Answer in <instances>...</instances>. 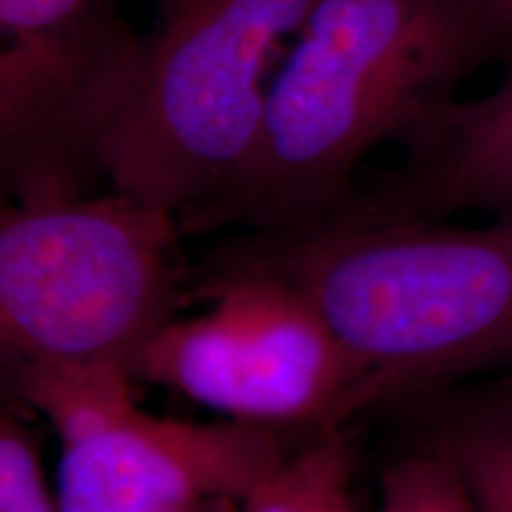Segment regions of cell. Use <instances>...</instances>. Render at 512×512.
I'll return each instance as SVG.
<instances>
[{"label":"cell","instance_id":"52a82bcc","mask_svg":"<svg viewBox=\"0 0 512 512\" xmlns=\"http://www.w3.org/2000/svg\"><path fill=\"white\" fill-rule=\"evenodd\" d=\"M140 41L124 0H0V178L10 202L91 195Z\"/></svg>","mask_w":512,"mask_h":512},{"label":"cell","instance_id":"3957f363","mask_svg":"<svg viewBox=\"0 0 512 512\" xmlns=\"http://www.w3.org/2000/svg\"><path fill=\"white\" fill-rule=\"evenodd\" d=\"M316 0H155L136 79L102 136L112 190L178 221L238 181L275 74Z\"/></svg>","mask_w":512,"mask_h":512},{"label":"cell","instance_id":"8992f818","mask_svg":"<svg viewBox=\"0 0 512 512\" xmlns=\"http://www.w3.org/2000/svg\"><path fill=\"white\" fill-rule=\"evenodd\" d=\"M209 309L174 318L136 358L138 382L256 425L344 427L358 368L297 287L266 268L216 259Z\"/></svg>","mask_w":512,"mask_h":512},{"label":"cell","instance_id":"6da1fadb","mask_svg":"<svg viewBox=\"0 0 512 512\" xmlns=\"http://www.w3.org/2000/svg\"><path fill=\"white\" fill-rule=\"evenodd\" d=\"M512 55L508 0H316L275 74L259 143L183 233L297 228L351 200L370 150L403 143Z\"/></svg>","mask_w":512,"mask_h":512},{"label":"cell","instance_id":"5b68a950","mask_svg":"<svg viewBox=\"0 0 512 512\" xmlns=\"http://www.w3.org/2000/svg\"><path fill=\"white\" fill-rule=\"evenodd\" d=\"M15 394L60 439V512H164L247 503L287 463L275 427L157 418L136 401L138 380L112 363L5 366Z\"/></svg>","mask_w":512,"mask_h":512},{"label":"cell","instance_id":"277c9868","mask_svg":"<svg viewBox=\"0 0 512 512\" xmlns=\"http://www.w3.org/2000/svg\"><path fill=\"white\" fill-rule=\"evenodd\" d=\"M181 235L171 211L119 190L5 202V366L112 363L133 373L145 344L183 304Z\"/></svg>","mask_w":512,"mask_h":512},{"label":"cell","instance_id":"7c38bea8","mask_svg":"<svg viewBox=\"0 0 512 512\" xmlns=\"http://www.w3.org/2000/svg\"><path fill=\"white\" fill-rule=\"evenodd\" d=\"M0 512H60L43 477L34 432L8 411L0 420Z\"/></svg>","mask_w":512,"mask_h":512},{"label":"cell","instance_id":"8fae6325","mask_svg":"<svg viewBox=\"0 0 512 512\" xmlns=\"http://www.w3.org/2000/svg\"><path fill=\"white\" fill-rule=\"evenodd\" d=\"M377 512H477L470 491L448 460L418 446L384 470Z\"/></svg>","mask_w":512,"mask_h":512},{"label":"cell","instance_id":"30bf717a","mask_svg":"<svg viewBox=\"0 0 512 512\" xmlns=\"http://www.w3.org/2000/svg\"><path fill=\"white\" fill-rule=\"evenodd\" d=\"M354 472L356 453L344 432H320L311 446L287 458L242 512H356Z\"/></svg>","mask_w":512,"mask_h":512},{"label":"cell","instance_id":"5bb4252c","mask_svg":"<svg viewBox=\"0 0 512 512\" xmlns=\"http://www.w3.org/2000/svg\"><path fill=\"white\" fill-rule=\"evenodd\" d=\"M508 5H510V10H512V0H508Z\"/></svg>","mask_w":512,"mask_h":512},{"label":"cell","instance_id":"9c48e42d","mask_svg":"<svg viewBox=\"0 0 512 512\" xmlns=\"http://www.w3.org/2000/svg\"><path fill=\"white\" fill-rule=\"evenodd\" d=\"M406 446L448 460L477 512H512V370L394 406Z\"/></svg>","mask_w":512,"mask_h":512},{"label":"cell","instance_id":"4fadbf2b","mask_svg":"<svg viewBox=\"0 0 512 512\" xmlns=\"http://www.w3.org/2000/svg\"><path fill=\"white\" fill-rule=\"evenodd\" d=\"M242 505L238 501H228V498H216V501H202L185 505V508H174L164 512H242Z\"/></svg>","mask_w":512,"mask_h":512},{"label":"cell","instance_id":"ba28073f","mask_svg":"<svg viewBox=\"0 0 512 512\" xmlns=\"http://www.w3.org/2000/svg\"><path fill=\"white\" fill-rule=\"evenodd\" d=\"M401 147V162L358 178L339 211L422 219L482 211L512 219V55L494 91L448 102Z\"/></svg>","mask_w":512,"mask_h":512},{"label":"cell","instance_id":"7a4b0ae2","mask_svg":"<svg viewBox=\"0 0 512 512\" xmlns=\"http://www.w3.org/2000/svg\"><path fill=\"white\" fill-rule=\"evenodd\" d=\"M216 259L280 275L330 325L358 368L344 425L368 408L512 370V219L460 226L335 211L247 233Z\"/></svg>","mask_w":512,"mask_h":512}]
</instances>
